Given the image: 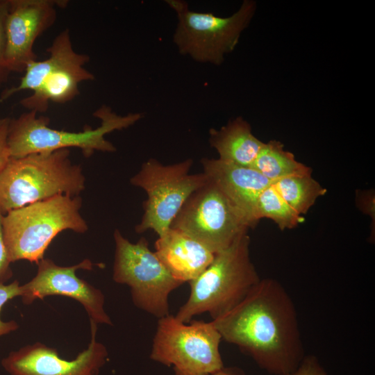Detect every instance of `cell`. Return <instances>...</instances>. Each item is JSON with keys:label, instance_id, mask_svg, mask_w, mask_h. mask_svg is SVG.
Masks as SVG:
<instances>
[{"label": "cell", "instance_id": "6da1fadb", "mask_svg": "<svg viewBox=\"0 0 375 375\" xmlns=\"http://www.w3.org/2000/svg\"><path fill=\"white\" fill-rule=\"evenodd\" d=\"M212 322L223 340L269 374L288 375L306 356L295 305L274 278H261L237 306Z\"/></svg>", "mask_w": 375, "mask_h": 375}, {"label": "cell", "instance_id": "7a4b0ae2", "mask_svg": "<svg viewBox=\"0 0 375 375\" xmlns=\"http://www.w3.org/2000/svg\"><path fill=\"white\" fill-rule=\"evenodd\" d=\"M249 246L245 232L215 253L207 268L189 282V297L175 317L189 323L195 316L208 313L213 320L237 306L261 279L251 261Z\"/></svg>", "mask_w": 375, "mask_h": 375}, {"label": "cell", "instance_id": "3957f363", "mask_svg": "<svg viewBox=\"0 0 375 375\" xmlns=\"http://www.w3.org/2000/svg\"><path fill=\"white\" fill-rule=\"evenodd\" d=\"M69 156V149H60L10 158L0 171V210L6 214L58 195H79L85 177Z\"/></svg>", "mask_w": 375, "mask_h": 375}, {"label": "cell", "instance_id": "277c9868", "mask_svg": "<svg viewBox=\"0 0 375 375\" xmlns=\"http://www.w3.org/2000/svg\"><path fill=\"white\" fill-rule=\"evenodd\" d=\"M81 206L79 195L61 194L4 214L3 238L10 262L26 260L38 264L60 232H87L88 226L80 212Z\"/></svg>", "mask_w": 375, "mask_h": 375}, {"label": "cell", "instance_id": "5b68a950", "mask_svg": "<svg viewBox=\"0 0 375 375\" xmlns=\"http://www.w3.org/2000/svg\"><path fill=\"white\" fill-rule=\"evenodd\" d=\"M37 114L28 111L17 118L9 119L7 143L10 158L69 148L80 149L85 157H90L97 151L114 152L116 148L106 139V135L128 128L143 117L138 112L119 115L110 107L103 105L93 114L100 119L99 126L71 132L50 128L49 119Z\"/></svg>", "mask_w": 375, "mask_h": 375}, {"label": "cell", "instance_id": "8992f818", "mask_svg": "<svg viewBox=\"0 0 375 375\" xmlns=\"http://www.w3.org/2000/svg\"><path fill=\"white\" fill-rule=\"evenodd\" d=\"M47 51L49 58L30 63L19 84L1 92L0 102L22 90H31V95L22 99L20 104L28 111L44 112L50 101H69L79 94L81 83L94 80L93 74L85 67L90 58L74 49L69 29L62 31Z\"/></svg>", "mask_w": 375, "mask_h": 375}, {"label": "cell", "instance_id": "52a82bcc", "mask_svg": "<svg viewBox=\"0 0 375 375\" xmlns=\"http://www.w3.org/2000/svg\"><path fill=\"white\" fill-rule=\"evenodd\" d=\"M177 15L173 42L178 52L196 62L220 65L237 47L256 10V2L244 0L234 13L219 17L190 10L188 3L168 0Z\"/></svg>", "mask_w": 375, "mask_h": 375}, {"label": "cell", "instance_id": "ba28073f", "mask_svg": "<svg viewBox=\"0 0 375 375\" xmlns=\"http://www.w3.org/2000/svg\"><path fill=\"white\" fill-rule=\"evenodd\" d=\"M222 340L212 321L184 323L169 314L158 319L149 357L175 375H210L224 367Z\"/></svg>", "mask_w": 375, "mask_h": 375}, {"label": "cell", "instance_id": "9c48e42d", "mask_svg": "<svg viewBox=\"0 0 375 375\" xmlns=\"http://www.w3.org/2000/svg\"><path fill=\"white\" fill-rule=\"evenodd\" d=\"M113 237L114 281L130 288L132 301L139 309L158 319L169 315V296L183 283L170 274L144 238L133 243L118 229Z\"/></svg>", "mask_w": 375, "mask_h": 375}, {"label": "cell", "instance_id": "30bf717a", "mask_svg": "<svg viewBox=\"0 0 375 375\" xmlns=\"http://www.w3.org/2000/svg\"><path fill=\"white\" fill-rule=\"evenodd\" d=\"M191 158L172 165H163L156 159L144 162L130 180L147 194L141 222L136 233L154 231L158 237L165 234L188 197L205 185L208 178L203 173L189 174Z\"/></svg>", "mask_w": 375, "mask_h": 375}, {"label": "cell", "instance_id": "8fae6325", "mask_svg": "<svg viewBox=\"0 0 375 375\" xmlns=\"http://www.w3.org/2000/svg\"><path fill=\"white\" fill-rule=\"evenodd\" d=\"M170 228L182 231L214 253L227 248L249 228L238 210L210 178L188 197Z\"/></svg>", "mask_w": 375, "mask_h": 375}, {"label": "cell", "instance_id": "7c38bea8", "mask_svg": "<svg viewBox=\"0 0 375 375\" xmlns=\"http://www.w3.org/2000/svg\"><path fill=\"white\" fill-rule=\"evenodd\" d=\"M95 265L89 259H85L78 264L62 267L49 258H42L38 263L36 275L22 285L23 303L29 305L48 296H65L83 305L90 320L97 324L112 325L105 311V297L101 290L76 274L78 269L92 270Z\"/></svg>", "mask_w": 375, "mask_h": 375}, {"label": "cell", "instance_id": "4fadbf2b", "mask_svg": "<svg viewBox=\"0 0 375 375\" xmlns=\"http://www.w3.org/2000/svg\"><path fill=\"white\" fill-rule=\"evenodd\" d=\"M90 321V342L76 358L62 359L56 349L35 342L11 351L1 360L2 367L9 375H99L108 352L97 340V324Z\"/></svg>", "mask_w": 375, "mask_h": 375}, {"label": "cell", "instance_id": "5bb4252c", "mask_svg": "<svg viewBox=\"0 0 375 375\" xmlns=\"http://www.w3.org/2000/svg\"><path fill=\"white\" fill-rule=\"evenodd\" d=\"M65 1L8 0L6 17V63L10 71L24 72L37 60L33 51L36 39L54 24L57 8Z\"/></svg>", "mask_w": 375, "mask_h": 375}, {"label": "cell", "instance_id": "9a60e30c", "mask_svg": "<svg viewBox=\"0 0 375 375\" xmlns=\"http://www.w3.org/2000/svg\"><path fill=\"white\" fill-rule=\"evenodd\" d=\"M205 174L226 194L242 215L249 228L258 221L255 212L260 193L272 182L251 167L236 165L219 158H203Z\"/></svg>", "mask_w": 375, "mask_h": 375}, {"label": "cell", "instance_id": "2e32d148", "mask_svg": "<svg viewBox=\"0 0 375 375\" xmlns=\"http://www.w3.org/2000/svg\"><path fill=\"white\" fill-rule=\"evenodd\" d=\"M156 254L178 281L190 282L212 261L215 253L177 229L169 228L155 243Z\"/></svg>", "mask_w": 375, "mask_h": 375}, {"label": "cell", "instance_id": "e0dca14e", "mask_svg": "<svg viewBox=\"0 0 375 375\" xmlns=\"http://www.w3.org/2000/svg\"><path fill=\"white\" fill-rule=\"evenodd\" d=\"M208 142L219 159L247 167H251L265 143L253 134L251 125L242 117L229 120L219 129L210 128Z\"/></svg>", "mask_w": 375, "mask_h": 375}, {"label": "cell", "instance_id": "ac0fdd59", "mask_svg": "<svg viewBox=\"0 0 375 375\" xmlns=\"http://www.w3.org/2000/svg\"><path fill=\"white\" fill-rule=\"evenodd\" d=\"M251 168L272 183L289 176L312 174L310 167L297 161L280 141L274 140L264 143Z\"/></svg>", "mask_w": 375, "mask_h": 375}, {"label": "cell", "instance_id": "d6986e66", "mask_svg": "<svg viewBox=\"0 0 375 375\" xmlns=\"http://www.w3.org/2000/svg\"><path fill=\"white\" fill-rule=\"evenodd\" d=\"M284 200L299 215H305L317 199L326 193L311 175L292 176L273 183Z\"/></svg>", "mask_w": 375, "mask_h": 375}, {"label": "cell", "instance_id": "ffe728a7", "mask_svg": "<svg viewBox=\"0 0 375 375\" xmlns=\"http://www.w3.org/2000/svg\"><path fill=\"white\" fill-rule=\"evenodd\" d=\"M255 215L258 222L261 218L271 219L282 231L296 227L303 219L284 200L273 183L259 195Z\"/></svg>", "mask_w": 375, "mask_h": 375}, {"label": "cell", "instance_id": "44dd1931", "mask_svg": "<svg viewBox=\"0 0 375 375\" xmlns=\"http://www.w3.org/2000/svg\"><path fill=\"white\" fill-rule=\"evenodd\" d=\"M22 292V285L17 280L8 285L0 283V312L6 302L16 297H21ZM18 328L19 326L15 321L3 322L0 318V337L10 333Z\"/></svg>", "mask_w": 375, "mask_h": 375}, {"label": "cell", "instance_id": "7402d4cb", "mask_svg": "<svg viewBox=\"0 0 375 375\" xmlns=\"http://www.w3.org/2000/svg\"><path fill=\"white\" fill-rule=\"evenodd\" d=\"M8 8V0H0V85L6 83L11 72L6 59V38L5 31L6 17Z\"/></svg>", "mask_w": 375, "mask_h": 375}, {"label": "cell", "instance_id": "603a6c76", "mask_svg": "<svg viewBox=\"0 0 375 375\" xmlns=\"http://www.w3.org/2000/svg\"><path fill=\"white\" fill-rule=\"evenodd\" d=\"M288 375H328L317 358L314 355L304 357L298 368Z\"/></svg>", "mask_w": 375, "mask_h": 375}, {"label": "cell", "instance_id": "cb8c5ba5", "mask_svg": "<svg viewBox=\"0 0 375 375\" xmlns=\"http://www.w3.org/2000/svg\"><path fill=\"white\" fill-rule=\"evenodd\" d=\"M3 213L0 210V283H4L10 278L12 272L8 258L3 232L2 219Z\"/></svg>", "mask_w": 375, "mask_h": 375}, {"label": "cell", "instance_id": "d4e9b609", "mask_svg": "<svg viewBox=\"0 0 375 375\" xmlns=\"http://www.w3.org/2000/svg\"><path fill=\"white\" fill-rule=\"evenodd\" d=\"M356 199L360 209L374 221V193L372 191L357 192Z\"/></svg>", "mask_w": 375, "mask_h": 375}, {"label": "cell", "instance_id": "484cf974", "mask_svg": "<svg viewBox=\"0 0 375 375\" xmlns=\"http://www.w3.org/2000/svg\"><path fill=\"white\" fill-rule=\"evenodd\" d=\"M10 118H6L0 128V171L9 160L10 153L7 143L8 125Z\"/></svg>", "mask_w": 375, "mask_h": 375}, {"label": "cell", "instance_id": "4316f807", "mask_svg": "<svg viewBox=\"0 0 375 375\" xmlns=\"http://www.w3.org/2000/svg\"><path fill=\"white\" fill-rule=\"evenodd\" d=\"M210 375H247L245 372L237 366L224 367Z\"/></svg>", "mask_w": 375, "mask_h": 375}, {"label": "cell", "instance_id": "83f0119b", "mask_svg": "<svg viewBox=\"0 0 375 375\" xmlns=\"http://www.w3.org/2000/svg\"><path fill=\"white\" fill-rule=\"evenodd\" d=\"M5 119L6 118H0V128L2 126V124H3V122L5 121Z\"/></svg>", "mask_w": 375, "mask_h": 375}]
</instances>
